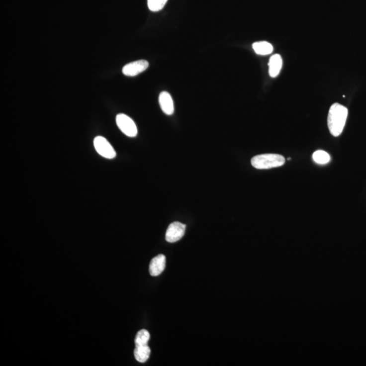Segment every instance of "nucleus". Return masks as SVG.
I'll list each match as a JSON object with an SVG mask.
<instances>
[{"label":"nucleus","instance_id":"obj_1","mask_svg":"<svg viewBox=\"0 0 366 366\" xmlns=\"http://www.w3.org/2000/svg\"><path fill=\"white\" fill-rule=\"evenodd\" d=\"M348 116V109L339 103L332 104L328 116V126L332 136L341 135L344 130Z\"/></svg>","mask_w":366,"mask_h":366},{"label":"nucleus","instance_id":"obj_2","mask_svg":"<svg viewBox=\"0 0 366 366\" xmlns=\"http://www.w3.org/2000/svg\"><path fill=\"white\" fill-rule=\"evenodd\" d=\"M284 157L279 154H266L258 155L252 158L251 164L255 169L267 170L284 165Z\"/></svg>","mask_w":366,"mask_h":366},{"label":"nucleus","instance_id":"obj_3","mask_svg":"<svg viewBox=\"0 0 366 366\" xmlns=\"http://www.w3.org/2000/svg\"><path fill=\"white\" fill-rule=\"evenodd\" d=\"M116 124L119 130L128 137H135L138 134L137 127L128 115L119 113L116 116Z\"/></svg>","mask_w":366,"mask_h":366},{"label":"nucleus","instance_id":"obj_4","mask_svg":"<svg viewBox=\"0 0 366 366\" xmlns=\"http://www.w3.org/2000/svg\"><path fill=\"white\" fill-rule=\"evenodd\" d=\"M94 146L96 152L104 158L111 160L116 157L115 149H113L109 141L102 136H99L95 138Z\"/></svg>","mask_w":366,"mask_h":366},{"label":"nucleus","instance_id":"obj_5","mask_svg":"<svg viewBox=\"0 0 366 366\" xmlns=\"http://www.w3.org/2000/svg\"><path fill=\"white\" fill-rule=\"evenodd\" d=\"M186 225L180 222H174L169 225L166 233V240L169 243L178 242L184 236Z\"/></svg>","mask_w":366,"mask_h":366},{"label":"nucleus","instance_id":"obj_6","mask_svg":"<svg viewBox=\"0 0 366 366\" xmlns=\"http://www.w3.org/2000/svg\"><path fill=\"white\" fill-rule=\"evenodd\" d=\"M148 61L139 60L125 65L122 69L123 74L128 77H134L145 72L149 67Z\"/></svg>","mask_w":366,"mask_h":366},{"label":"nucleus","instance_id":"obj_7","mask_svg":"<svg viewBox=\"0 0 366 366\" xmlns=\"http://www.w3.org/2000/svg\"><path fill=\"white\" fill-rule=\"evenodd\" d=\"M166 257L164 255H159L151 260L149 265V274L156 277L160 275L166 268Z\"/></svg>","mask_w":366,"mask_h":366},{"label":"nucleus","instance_id":"obj_8","mask_svg":"<svg viewBox=\"0 0 366 366\" xmlns=\"http://www.w3.org/2000/svg\"><path fill=\"white\" fill-rule=\"evenodd\" d=\"M159 103L164 113L168 115H173L175 111L174 102L171 95L168 92L164 91L159 96Z\"/></svg>","mask_w":366,"mask_h":366},{"label":"nucleus","instance_id":"obj_9","mask_svg":"<svg viewBox=\"0 0 366 366\" xmlns=\"http://www.w3.org/2000/svg\"><path fill=\"white\" fill-rule=\"evenodd\" d=\"M282 58L279 55H273L269 63V73L271 77L276 78L279 75L282 67Z\"/></svg>","mask_w":366,"mask_h":366},{"label":"nucleus","instance_id":"obj_10","mask_svg":"<svg viewBox=\"0 0 366 366\" xmlns=\"http://www.w3.org/2000/svg\"><path fill=\"white\" fill-rule=\"evenodd\" d=\"M151 354L150 347L148 345H139L136 346L134 349V355L136 361L140 363H145L149 358Z\"/></svg>","mask_w":366,"mask_h":366},{"label":"nucleus","instance_id":"obj_11","mask_svg":"<svg viewBox=\"0 0 366 366\" xmlns=\"http://www.w3.org/2000/svg\"><path fill=\"white\" fill-rule=\"evenodd\" d=\"M253 48L256 53L259 55H270L274 50L272 45L265 41L254 43Z\"/></svg>","mask_w":366,"mask_h":366},{"label":"nucleus","instance_id":"obj_12","mask_svg":"<svg viewBox=\"0 0 366 366\" xmlns=\"http://www.w3.org/2000/svg\"><path fill=\"white\" fill-rule=\"evenodd\" d=\"M313 159L317 164L324 165L330 161V156L326 151L318 150L313 154Z\"/></svg>","mask_w":366,"mask_h":366},{"label":"nucleus","instance_id":"obj_13","mask_svg":"<svg viewBox=\"0 0 366 366\" xmlns=\"http://www.w3.org/2000/svg\"><path fill=\"white\" fill-rule=\"evenodd\" d=\"M150 340V334L146 330H141L136 334L135 338V346L139 345H148V342Z\"/></svg>","mask_w":366,"mask_h":366},{"label":"nucleus","instance_id":"obj_14","mask_svg":"<svg viewBox=\"0 0 366 366\" xmlns=\"http://www.w3.org/2000/svg\"><path fill=\"white\" fill-rule=\"evenodd\" d=\"M168 0H147L149 10L152 12H158L165 6Z\"/></svg>","mask_w":366,"mask_h":366},{"label":"nucleus","instance_id":"obj_15","mask_svg":"<svg viewBox=\"0 0 366 366\" xmlns=\"http://www.w3.org/2000/svg\"><path fill=\"white\" fill-rule=\"evenodd\" d=\"M291 160L290 158H289L288 159H287V160Z\"/></svg>","mask_w":366,"mask_h":366}]
</instances>
